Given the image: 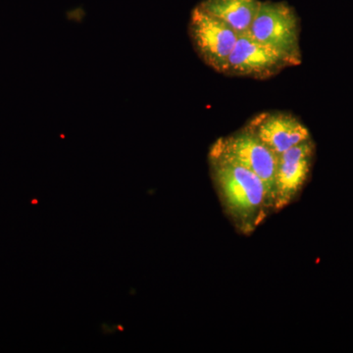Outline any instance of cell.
Returning a JSON list of instances; mask_svg holds the SVG:
<instances>
[{
    "instance_id": "obj_1",
    "label": "cell",
    "mask_w": 353,
    "mask_h": 353,
    "mask_svg": "<svg viewBox=\"0 0 353 353\" xmlns=\"http://www.w3.org/2000/svg\"><path fill=\"white\" fill-rule=\"evenodd\" d=\"M211 176L228 216L239 231L250 234L269 214L273 203L264 183L229 158L209 153Z\"/></svg>"
},
{
    "instance_id": "obj_2",
    "label": "cell",
    "mask_w": 353,
    "mask_h": 353,
    "mask_svg": "<svg viewBox=\"0 0 353 353\" xmlns=\"http://www.w3.org/2000/svg\"><path fill=\"white\" fill-rule=\"evenodd\" d=\"M248 34L289 58L294 66L301 65V23L294 9L285 2H260Z\"/></svg>"
},
{
    "instance_id": "obj_3",
    "label": "cell",
    "mask_w": 353,
    "mask_h": 353,
    "mask_svg": "<svg viewBox=\"0 0 353 353\" xmlns=\"http://www.w3.org/2000/svg\"><path fill=\"white\" fill-rule=\"evenodd\" d=\"M209 153L229 158L259 176L266 187L274 211L279 157L255 134L246 128H241L238 132L218 139Z\"/></svg>"
},
{
    "instance_id": "obj_4",
    "label": "cell",
    "mask_w": 353,
    "mask_h": 353,
    "mask_svg": "<svg viewBox=\"0 0 353 353\" xmlns=\"http://www.w3.org/2000/svg\"><path fill=\"white\" fill-rule=\"evenodd\" d=\"M189 34L194 50L202 61L218 73H225L239 34L197 6L192 10Z\"/></svg>"
},
{
    "instance_id": "obj_5",
    "label": "cell",
    "mask_w": 353,
    "mask_h": 353,
    "mask_svg": "<svg viewBox=\"0 0 353 353\" xmlns=\"http://www.w3.org/2000/svg\"><path fill=\"white\" fill-rule=\"evenodd\" d=\"M292 66V61L282 53L245 34L239 37L224 74L268 79Z\"/></svg>"
},
{
    "instance_id": "obj_6",
    "label": "cell",
    "mask_w": 353,
    "mask_h": 353,
    "mask_svg": "<svg viewBox=\"0 0 353 353\" xmlns=\"http://www.w3.org/2000/svg\"><path fill=\"white\" fill-rule=\"evenodd\" d=\"M314 152L311 139L279 155L274 212L290 205L301 194L310 175Z\"/></svg>"
},
{
    "instance_id": "obj_7",
    "label": "cell",
    "mask_w": 353,
    "mask_h": 353,
    "mask_svg": "<svg viewBox=\"0 0 353 353\" xmlns=\"http://www.w3.org/2000/svg\"><path fill=\"white\" fill-rule=\"evenodd\" d=\"M245 128L278 157L312 139L308 128L301 119L285 111H265L257 114L248 121Z\"/></svg>"
},
{
    "instance_id": "obj_8",
    "label": "cell",
    "mask_w": 353,
    "mask_h": 353,
    "mask_svg": "<svg viewBox=\"0 0 353 353\" xmlns=\"http://www.w3.org/2000/svg\"><path fill=\"white\" fill-rule=\"evenodd\" d=\"M260 2L261 0H203L199 6L241 36L250 31Z\"/></svg>"
}]
</instances>
